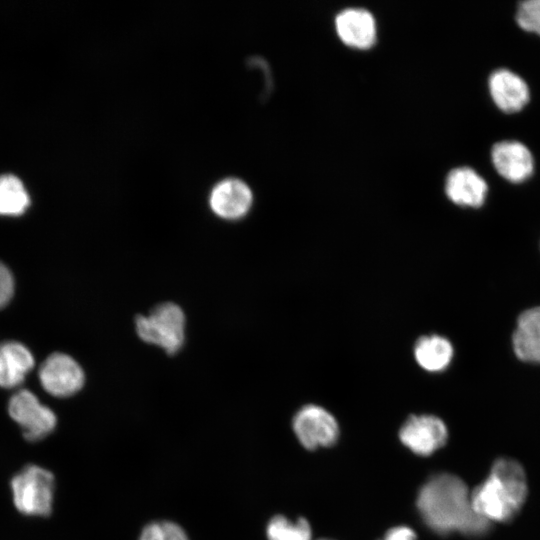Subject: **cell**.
<instances>
[{
	"instance_id": "1",
	"label": "cell",
	"mask_w": 540,
	"mask_h": 540,
	"mask_svg": "<svg viewBox=\"0 0 540 540\" xmlns=\"http://www.w3.org/2000/svg\"><path fill=\"white\" fill-rule=\"evenodd\" d=\"M416 504L424 522L438 534L482 536L491 527L475 512L464 482L452 474L431 477L419 490Z\"/></svg>"
},
{
	"instance_id": "2",
	"label": "cell",
	"mask_w": 540,
	"mask_h": 540,
	"mask_svg": "<svg viewBox=\"0 0 540 540\" xmlns=\"http://www.w3.org/2000/svg\"><path fill=\"white\" fill-rule=\"evenodd\" d=\"M527 495L525 472L511 459L497 460L486 480L471 493L475 512L488 522L511 520Z\"/></svg>"
},
{
	"instance_id": "3",
	"label": "cell",
	"mask_w": 540,
	"mask_h": 540,
	"mask_svg": "<svg viewBox=\"0 0 540 540\" xmlns=\"http://www.w3.org/2000/svg\"><path fill=\"white\" fill-rule=\"evenodd\" d=\"M135 327L141 340L162 348L169 355L177 353L184 344L185 315L175 303H162L148 315H138Z\"/></svg>"
},
{
	"instance_id": "4",
	"label": "cell",
	"mask_w": 540,
	"mask_h": 540,
	"mask_svg": "<svg viewBox=\"0 0 540 540\" xmlns=\"http://www.w3.org/2000/svg\"><path fill=\"white\" fill-rule=\"evenodd\" d=\"M55 480L47 469L29 465L11 480L16 509L28 516H47L52 511Z\"/></svg>"
},
{
	"instance_id": "5",
	"label": "cell",
	"mask_w": 540,
	"mask_h": 540,
	"mask_svg": "<svg viewBox=\"0 0 540 540\" xmlns=\"http://www.w3.org/2000/svg\"><path fill=\"white\" fill-rule=\"evenodd\" d=\"M8 413L21 427L23 436L28 441L45 438L57 424L55 413L27 389H21L12 395L8 403Z\"/></svg>"
},
{
	"instance_id": "6",
	"label": "cell",
	"mask_w": 540,
	"mask_h": 540,
	"mask_svg": "<svg viewBox=\"0 0 540 540\" xmlns=\"http://www.w3.org/2000/svg\"><path fill=\"white\" fill-rule=\"evenodd\" d=\"M38 376L43 389L59 398L76 394L85 382L82 367L74 358L61 352L50 354L42 362Z\"/></svg>"
},
{
	"instance_id": "7",
	"label": "cell",
	"mask_w": 540,
	"mask_h": 540,
	"mask_svg": "<svg viewBox=\"0 0 540 540\" xmlns=\"http://www.w3.org/2000/svg\"><path fill=\"white\" fill-rule=\"evenodd\" d=\"M292 425L300 443L309 450L331 446L339 436L335 417L315 404L300 408L293 417Z\"/></svg>"
},
{
	"instance_id": "8",
	"label": "cell",
	"mask_w": 540,
	"mask_h": 540,
	"mask_svg": "<svg viewBox=\"0 0 540 540\" xmlns=\"http://www.w3.org/2000/svg\"><path fill=\"white\" fill-rule=\"evenodd\" d=\"M490 159L498 175L512 184L528 181L535 171L532 151L516 139L495 142L490 150Z\"/></svg>"
},
{
	"instance_id": "9",
	"label": "cell",
	"mask_w": 540,
	"mask_h": 540,
	"mask_svg": "<svg viewBox=\"0 0 540 540\" xmlns=\"http://www.w3.org/2000/svg\"><path fill=\"white\" fill-rule=\"evenodd\" d=\"M487 89L494 105L507 114L523 110L531 98L530 87L526 80L505 67L491 71L487 79Z\"/></svg>"
},
{
	"instance_id": "10",
	"label": "cell",
	"mask_w": 540,
	"mask_h": 540,
	"mask_svg": "<svg viewBox=\"0 0 540 540\" xmlns=\"http://www.w3.org/2000/svg\"><path fill=\"white\" fill-rule=\"evenodd\" d=\"M401 442L418 455L428 456L447 441L445 423L433 415H411L399 431Z\"/></svg>"
},
{
	"instance_id": "11",
	"label": "cell",
	"mask_w": 540,
	"mask_h": 540,
	"mask_svg": "<svg viewBox=\"0 0 540 540\" xmlns=\"http://www.w3.org/2000/svg\"><path fill=\"white\" fill-rule=\"evenodd\" d=\"M444 191L455 205L478 209L487 200L489 186L485 178L474 168L458 166L448 172Z\"/></svg>"
},
{
	"instance_id": "12",
	"label": "cell",
	"mask_w": 540,
	"mask_h": 540,
	"mask_svg": "<svg viewBox=\"0 0 540 540\" xmlns=\"http://www.w3.org/2000/svg\"><path fill=\"white\" fill-rule=\"evenodd\" d=\"M253 196L243 181L229 178L218 183L212 190L209 203L219 217L236 220L245 216L251 208Z\"/></svg>"
},
{
	"instance_id": "13",
	"label": "cell",
	"mask_w": 540,
	"mask_h": 540,
	"mask_svg": "<svg viewBox=\"0 0 540 540\" xmlns=\"http://www.w3.org/2000/svg\"><path fill=\"white\" fill-rule=\"evenodd\" d=\"M335 28L339 38L350 47L365 49L376 41L375 19L364 8L342 10L335 18Z\"/></svg>"
},
{
	"instance_id": "14",
	"label": "cell",
	"mask_w": 540,
	"mask_h": 540,
	"mask_svg": "<svg viewBox=\"0 0 540 540\" xmlns=\"http://www.w3.org/2000/svg\"><path fill=\"white\" fill-rule=\"evenodd\" d=\"M33 367V354L24 344L13 340L0 344V387L19 386Z\"/></svg>"
},
{
	"instance_id": "15",
	"label": "cell",
	"mask_w": 540,
	"mask_h": 540,
	"mask_svg": "<svg viewBox=\"0 0 540 540\" xmlns=\"http://www.w3.org/2000/svg\"><path fill=\"white\" fill-rule=\"evenodd\" d=\"M417 364L430 373H440L452 363L454 347L445 336L438 334L424 335L418 338L413 348Z\"/></svg>"
},
{
	"instance_id": "16",
	"label": "cell",
	"mask_w": 540,
	"mask_h": 540,
	"mask_svg": "<svg viewBox=\"0 0 540 540\" xmlns=\"http://www.w3.org/2000/svg\"><path fill=\"white\" fill-rule=\"evenodd\" d=\"M30 196L22 180L13 174L0 175V215L20 216L30 206Z\"/></svg>"
},
{
	"instance_id": "17",
	"label": "cell",
	"mask_w": 540,
	"mask_h": 540,
	"mask_svg": "<svg viewBox=\"0 0 540 540\" xmlns=\"http://www.w3.org/2000/svg\"><path fill=\"white\" fill-rule=\"evenodd\" d=\"M311 536L310 525L304 518L291 522L286 517L277 515L267 526L268 540H311Z\"/></svg>"
},
{
	"instance_id": "18",
	"label": "cell",
	"mask_w": 540,
	"mask_h": 540,
	"mask_svg": "<svg viewBox=\"0 0 540 540\" xmlns=\"http://www.w3.org/2000/svg\"><path fill=\"white\" fill-rule=\"evenodd\" d=\"M515 20L522 30L540 36V0L520 1Z\"/></svg>"
},
{
	"instance_id": "19",
	"label": "cell",
	"mask_w": 540,
	"mask_h": 540,
	"mask_svg": "<svg viewBox=\"0 0 540 540\" xmlns=\"http://www.w3.org/2000/svg\"><path fill=\"white\" fill-rule=\"evenodd\" d=\"M515 356L524 363L540 365V341L514 330L511 338Z\"/></svg>"
},
{
	"instance_id": "20",
	"label": "cell",
	"mask_w": 540,
	"mask_h": 540,
	"mask_svg": "<svg viewBox=\"0 0 540 540\" xmlns=\"http://www.w3.org/2000/svg\"><path fill=\"white\" fill-rule=\"evenodd\" d=\"M139 540H189L185 531L176 523L157 521L148 524Z\"/></svg>"
},
{
	"instance_id": "21",
	"label": "cell",
	"mask_w": 540,
	"mask_h": 540,
	"mask_svg": "<svg viewBox=\"0 0 540 540\" xmlns=\"http://www.w3.org/2000/svg\"><path fill=\"white\" fill-rule=\"evenodd\" d=\"M515 330L540 341V306L521 312Z\"/></svg>"
},
{
	"instance_id": "22",
	"label": "cell",
	"mask_w": 540,
	"mask_h": 540,
	"mask_svg": "<svg viewBox=\"0 0 540 540\" xmlns=\"http://www.w3.org/2000/svg\"><path fill=\"white\" fill-rule=\"evenodd\" d=\"M15 290L14 277L10 269L0 261V309L9 304Z\"/></svg>"
},
{
	"instance_id": "23",
	"label": "cell",
	"mask_w": 540,
	"mask_h": 540,
	"mask_svg": "<svg viewBox=\"0 0 540 540\" xmlns=\"http://www.w3.org/2000/svg\"><path fill=\"white\" fill-rule=\"evenodd\" d=\"M380 540H416V534L406 526H398L389 529Z\"/></svg>"
},
{
	"instance_id": "24",
	"label": "cell",
	"mask_w": 540,
	"mask_h": 540,
	"mask_svg": "<svg viewBox=\"0 0 540 540\" xmlns=\"http://www.w3.org/2000/svg\"><path fill=\"white\" fill-rule=\"evenodd\" d=\"M321 540H327V539H321Z\"/></svg>"
}]
</instances>
